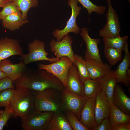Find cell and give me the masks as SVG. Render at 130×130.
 Wrapping results in <instances>:
<instances>
[{
    "label": "cell",
    "mask_w": 130,
    "mask_h": 130,
    "mask_svg": "<svg viewBox=\"0 0 130 130\" xmlns=\"http://www.w3.org/2000/svg\"><path fill=\"white\" fill-rule=\"evenodd\" d=\"M44 42L35 39L30 42L28 46L29 52L26 54H23L21 56L20 59L26 65L31 63L41 61H46L50 63L56 62L60 59L56 57L51 58L47 57L48 53L45 50Z\"/></svg>",
    "instance_id": "cell-4"
},
{
    "label": "cell",
    "mask_w": 130,
    "mask_h": 130,
    "mask_svg": "<svg viewBox=\"0 0 130 130\" xmlns=\"http://www.w3.org/2000/svg\"><path fill=\"white\" fill-rule=\"evenodd\" d=\"M45 130H73L65 114L61 110L53 112Z\"/></svg>",
    "instance_id": "cell-21"
},
{
    "label": "cell",
    "mask_w": 130,
    "mask_h": 130,
    "mask_svg": "<svg viewBox=\"0 0 130 130\" xmlns=\"http://www.w3.org/2000/svg\"><path fill=\"white\" fill-rule=\"evenodd\" d=\"M21 12L22 17L25 20H27V13L32 7H35L39 4L38 0H12Z\"/></svg>",
    "instance_id": "cell-25"
},
{
    "label": "cell",
    "mask_w": 130,
    "mask_h": 130,
    "mask_svg": "<svg viewBox=\"0 0 130 130\" xmlns=\"http://www.w3.org/2000/svg\"><path fill=\"white\" fill-rule=\"evenodd\" d=\"M74 64L78 71L80 78L83 83L86 79H90L85 60L82 56L74 54Z\"/></svg>",
    "instance_id": "cell-26"
},
{
    "label": "cell",
    "mask_w": 130,
    "mask_h": 130,
    "mask_svg": "<svg viewBox=\"0 0 130 130\" xmlns=\"http://www.w3.org/2000/svg\"><path fill=\"white\" fill-rule=\"evenodd\" d=\"M61 97V111H70L76 116L79 120L81 110L87 98L70 93L65 88L60 91Z\"/></svg>",
    "instance_id": "cell-7"
},
{
    "label": "cell",
    "mask_w": 130,
    "mask_h": 130,
    "mask_svg": "<svg viewBox=\"0 0 130 130\" xmlns=\"http://www.w3.org/2000/svg\"><path fill=\"white\" fill-rule=\"evenodd\" d=\"M6 77V75L0 69V79Z\"/></svg>",
    "instance_id": "cell-38"
},
{
    "label": "cell",
    "mask_w": 130,
    "mask_h": 130,
    "mask_svg": "<svg viewBox=\"0 0 130 130\" xmlns=\"http://www.w3.org/2000/svg\"><path fill=\"white\" fill-rule=\"evenodd\" d=\"M12 116H14L13 111L9 104L5 107L4 110L0 109V130L7 126L8 120Z\"/></svg>",
    "instance_id": "cell-32"
},
{
    "label": "cell",
    "mask_w": 130,
    "mask_h": 130,
    "mask_svg": "<svg viewBox=\"0 0 130 130\" xmlns=\"http://www.w3.org/2000/svg\"><path fill=\"white\" fill-rule=\"evenodd\" d=\"M78 2L76 0H68V5L72 9L71 17L66 23L65 27L62 30L56 29L52 32V35L56 39L57 41L61 40L63 37L70 32H73L78 34L80 32V29L77 26L76 19L79 15L81 7L78 6Z\"/></svg>",
    "instance_id": "cell-8"
},
{
    "label": "cell",
    "mask_w": 130,
    "mask_h": 130,
    "mask_svg": "<svg viewBox=\"0 0 130 130\" xmlns=\"http://www.w3.org/2000/svg\"><path fill=\"white\" fill-rule=\"evenodd\" d=\"M95 97L87 99L80 113L79 121L90 130H95L96 126L95 117Z\"/></svg>",
    "instance_id": "cell-15"
},
{
    "label": "cell",
    "mask_w": 130,
    "mask_h": 130,
    "mask_svg": "<svg viewBox=\"0 0 130 130\" xmlns=\"http://www.w3.org/2000/svg\"><path fill=\"white\" fill-rule=\"evenodd\" d=\"M90 78H101L111 70V66L107 63H101L93 59L85 60Z\"/></svg>",
    "instance_id": "cell-20"
},
{
    "label": "cell",
    "mask_w": 130,
    "mask_h": 130,
    "mask_svg": "<svg viewBox=\"0 0 130 130\" xmlns=\"http://www.w3.org/2000/svg\"><path fill=\"white\" fill-rule=\"evenodd\" d=\"M94 110L96 126L99 125L104 119L109 118L110 113L109 104L101 89L95 97Z\"/></svg>",
    "instance_id": "cell-14"
},
{
    "label": "cell",
    "mask_w": 130,
    "mask_h": 130,
    "mask_svg": "<svg viewBox=\"0 0 130 130\" xmlns=\"http://www.w3.org/2000/svg\"><path fill=\"white\" fill-rule=\"evenodd\" d=\"M126 74L127 76L130 78V69H129L127 71Z\"/></svg>",
    "instance_id": "cell-39"
},
{
    "label": "cell",
    "mask_w": 130,
    "mask_h": 130,
    "mask_svg": "<svg viewBox=\"0 0 130 130\" xmlns=\"http://www.w3.org/2000/svg\"><path fill=\"white\" fill-rule=\"evenodd\" d=\"M113 103L119 110L130 115V99L120 85L117 84L113 96Z\"/></svg>",
    "instance_id": "cell-19"
},
{
    "label": "cell",
    "mask_w": 130,
    "mask_h": 130,
    "mask_svg": "<svg viewBox=\"0 0 130 130\" xmlns=\"http://www.w3.org/2000/svg\"><path fill=\"white\" fill-rule=\"evenodd\" d=\"M108 9L105 14L106 23L103 28L99 31V36L112 38L120 36V23L118 16L113 8L110 0H107Z\"/></svg>",
    "instance_id": "cell-9"
},
{
    "label": "cell",
    "mask_w": 130,
    "mask_h": 130,
    "mask_svg": "<svg viewBox=\"0 0 130 130\" xmlns=\"http://www.w3.org/2000/svg\"><path fill=\"white\" fill-rule=\"evenodd\" d=\"M15 90V88H10L0 91V108L5 107L9 104Z\"/></svg>",
    "instance_id": "cell-31"
},
{
    "label": "cell",
    "mask_w": 130,
    "mask_h": 130,
    "mask_svg": "<svg viewBox=\"0 0 130 130\" xmlns=\"http://www.w3.org/2000/svg\"><path fill=\"white\" fill-rule=\"evenodd\" d=\"M128 0L129 1V3H130V0Z\"/></svg>",
    "instance_id": "cell-40"
},
{
    "label": "cell",
    "mask_w": 130,
    "mask_h": 130,
    "mask_svg": "<svg viewBox=\"0 0 130 130\" xmlns=\"http://www.w3.org/2000/svg\"><path fill=\"white\" fill-rule=\"evenodd\" d=\"M26 71L13 82L16 88H23L33 91L53 88L61 91L65 87L62 82L51 73L44 70Z\"/></svg>",
    "instance_id": "cell-1"
},
{
    "label": "cell",
    "mask_w": 130,
    "mask_h": 130,
    "mask_svg": "<svg viewBox=\"0 0 130 130\" xmlns=\"http://www.w3.org/2000/svg\"><path fill=\"white\" fill-rule=\"evenodd\" d=\"M34 92L36 110L53 112L61 110L60 91L50 88Z\"/></svg>",
    "instance_id": "cell-3"
},
{
    "label": "cell",
    "mask_w": 130,
    "mask_h": 130,
    "mask_svg": "<svg viewBox=\"0 0 130 130\" xmlns=\"http://www.w3.org/2000/svg\"><path fill=\"white\" fill-rule=\"evenodd\" d=\"M73 62L67 57H63L57 61L49 64L39 63V69L44 70L50 72L59 79L65 88L66 86L67 75L69 70Z\"/></svg>",
    "instance_id": "cell-5"
},
{
    "label": "cell",
    "mask_w": 130,
    "mask_h": 130,
    "mask_svg": "<svg viewBox=\"0 0 130 130\" xmlns=\"http://www.w3.org/2000/svg\"><path fill=\"white\" fill-rule=\"evenodd\" d=\"M83 84L84 95L88 98L95 97L101 90L98 78L86 79Z\"/></svg>",
    "instance_id": "cell-24"
},
{
    "label": "cell",
    "mask_w": 130,
    "mask_h": 130,
    "mask_svg": "<svg viewBox=\"0 0 130 130\" xmlns=\"http://www.w3.org/2000/svg\"><path fill=\"white\" fill-rule=\"evenodd\" d=\"M12 2V0H0V8L2 7L8 3Z\"/></svg>",
    "instance_id": "cell-37"
},
{
    "label": "cell",
    "mask_w": 130,
    "mask_h": 130,
    "mask_svg": "<svg viewBox=\"0 0 130 130\" xmlns=\"http://www.w3.org/2000/svg\"><path fill=\"white\" fill-rule=\"evenodd\" d=\"M63 112L65 113L67 119L73 130H90L81 123L73 113L68 110Z\"/></svg>",
    "instance_id": "cell-30"
},
{
    "label": "cell",
    "mask_w": 130,
    "mask_h": 130,
    "mask_svg": "<svg viewBox=\"0 0 130 130\" xmlns=\"http://www.w3.org/2000/svg\"><path fill=\"white\" fill-rule=\"evenodd\" d=\"M128 42L124 46L123 50L124 53V58L115 70L117 83L124 84L127 87H129L130 78L127 76L126 72L130 65V54L128 49Z\"/></svg>",
    "instance_id": "cell-17"
},
{
    "label": "cell",
    "mask_w": 130,
    "mask_h": 130,
    "mask_svg": "<svg viewBox=\"0 0 130 130\" xmlns=\"http://www.w3.org/2000/svg\"><path fill=\"white\" fill-rule=\"evenodd\" d=\"M26 65L22 61L15 64L6 59L0 61V69L13 82L20 77L26 71Z\"/></svg>",
    "instance_id": "cell-16"
},
{
    "label": "cell",
    "mask_w": 130,
    "mask_h": 130,
    "mask_svg": "<svg viewBox=\"0 0 130 130\" xmlns=\"http://www.w3.org/2000/svg\"><path fill=\"white\" fill-rule=\"evenodd\" d=\"M127 36L121 37L120 36L112 38H103L104 46L123 50L125 45L128 42Z\"/></svg>",
    "instance_id": "cell-27"
},
{
    "label": "cell",
    "mask_w": 130,
    "mask_h": 130,
    "mask_svg": "<svg viewBox=\"0 0 130 130\" xmlns=\"http://www.w3.org/2000/svg\"><path fill=\"white\" fill-rule=\"evenodd\" d=\"M87 10L89 17L91 13L93 12L99 15L103 14L105 12L107 7L105 6H99L92 3L90 0H76Z\"/></svg>",
    "instance_id": "cell-29"
},
{
    "label": "cell",
    "mask_w": 130,
    "mask_h": 130,
    "mask_svg": "<svg viewBox=\"0 0 130 130\" xmlns=\"http://www.w3.org/2000/svg\"><path fill=\"white\" fill-rule=\"evenodd\" d=\"M111 130H130V124H116L112 126Z\"/></svg>",
    "instance_id": "cell-36"
},
{
    "label": "cell",
    "mask_w": 130,
    "mask_h": 130,
    "mask_svg": "<svg viewBox=\"0 0 130 130\" xmlns=\"http://www.w3.org/2000/svg\"><path fill=\"white\" fill-rule=\"evenodd\" d=\"M73 41L69 34L65 36L59 41L52 39L49 44L50 50L56 58H60L63 57H67L74 64V54L72 47Z\"/></svg>",
    "instance_id": "cell-10"
},
{
    "label": "cell",
    "mask_w": 130,
    "mask_h": 130,
    "mask_svg": "<svg viewBox=\"0 0 130 130\" xmlns=\"http://www.w3.org/2000/svg\"><path fill=\"white\" fill-rule=\"evenodd\" d=\"M2 8V10L0 12V20L13 13L20 11L12 2L8 3Z\"/></svg>",
    "instance_id": "cell-33"
},
{
    "label": "cell",
    "mask_w": 130,
    "mask_h": 130,
    "mask_svg": "<svg viewBox=\"0 0 130 130\" xmlns=\"http://www.w3.org/2000/svg\"><path fill=\"white\" fill-rule=\"evenodd\" d=\"M101 88L110 105L113 103V96L117 83L115 70H111L102 77L98 78Z\"/></svg>",
    "instance_id": "cell-18"
},
{
    "label": "cell",
    "mask_w": 130,
    "mask_h": 130,
    "mask_svg": "<svg viewBox=\"0 0 130 130\" xmlns=\"http://www.w3.org/2000/svg\"><path fill=\"white\" fill-rule=\"evenodd\" d=\"M13 82L10 79L6 77L0 79V91L10 88H15Z\"/></svg>",
    "instance_id": "cell-34"
},
{
    "label": "cell",
    "mask_w": 130,
    "mask_h": 130,
    "mask_svg": "<svg viewBox=\"0 0 130 130\" xmlns=\"http://www.w3.org/2000/svg\"><path fill=\"white\" fill-rule=\"evenodd\" d=\"M9 105L14 117L24 119L35 110L34 91L25 88H16Z\"/></svg>",
    "instance_id": "cell-2"
},
{
    "label": "cell",
    "mask_w": 130,
    "mask_h": 130,
    "mask_svg": "<svg viewBox=\"0 0 130 130\" xmlns=\"http://www.w3.org/2000/svg\"><path fill=\"white\" fill-rule=\"evenodd\" d=\"M65 89L70 92L81 96H85L83 83L75 65L73 63L68 72Z\"/></svg>",
    "instance_id": "cell-13"
},
{
    "label": "cell",
    "mask_w": 130,
    "mask_h": 130,
    "mask_svg": "<svg viewBox=\"0 0 130 130\" xmlns=\"http://www.w3.org/2000/svg\"><path fill=\"white\" fill-rule=\"evenodd\" d=\"M110 106V113L109 118L111 127L116 124H130V115L121 111L113 103Z\"/></svg>",
    "instance_id": "cell-23"
},
{
    "label": "cell",
    "mask_w": 130,
    "mask_h": 130,
    "mask_svg": "<svg viewBox=\"0 0 130 130\" xmlns=\"http://www.w3.org/2000/svg\"><path fill=\"white\" fill-rule=\"evenodd\" d=\"M53 112L35 110L25 118L21 119L24 130H45Z\"/></svg>",
    "instance_id": "cell-6"
},
{
    "label": "cell",
    "mask_w": 130,
    "mask_h": 130,
    "mask_svg": "<svg viewBox=\"0 0 130 130\" xmlns=\"http://www.w3.org/2000/svg\"><path fill=\"white\" fill-rule=\"evenodd\" d=\"M1 21L3 27L11 31L19 29L29 22L28 20L23 19L20 11L12 14L4 18Z\"/></svg>",
    "instance_id": "cell-22"
},
{
    "label": "cell",
    "mask_w": 130,
    "mask_h": 130,
    "mask_svg": "<svg viewBox=\"0 0 130 130\" xmlns=\"http://www.w3.org/2000/svg\"><path fill=\"white\" fill-rule=\"evenodd\" d=\"M80 34L83 38L86 45V48L84 52V59H93L100 63H103L98 47L100 39L91 38L89 35L87 28H82L80 29Z\"/></svg>",
    "instance_id": "cell-11"
},
{
    "label": "cell",
    "mask_w": 130,
    "mask_h": 130,
    "mask_svg": "<svg viewBox=\"0 0 130 130\" xmlns=\"http://www.w3.org/2000/svg\"><path fill=\"white\" fill-rule=\"evenodd\" d=\"M112 127L109 118L103 119L100 124L96 126L95 130H111Z\"/></svg>",
    "instance_id": "cell-35"
},
{
    "label": "cell",
    "mask_w": 130,
    "mask_h": 130,
    "mask_svg": "<svg viewBox=\"0 0 130 130\" xmlns=\"http://www.w3.org/2000/svg\"><path fill=\"white\" fill-rule=\"evenodd\" d=\"M24 54L19 41L5 37L0 39V61L14 55Z\"/></svg>",
    "instance_id": "cell-12"
},
{
    "label": "cell",
    "mask_w": 130,
    "mask_h": 130,
    "mask_svg": "<svg viewBox=\"0 0 130 130\" xmlns=\"http://www.w3.org/2000/svg\"><path fill=\"white\" fill-rule=\"evenodd\" d=\"M122 51L113 48L104 46V53L109 64L114 65L122 58Z\"/></svg>",
    "instance_id": "cell-28"
}]
</instances>
